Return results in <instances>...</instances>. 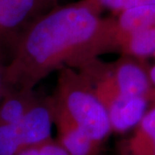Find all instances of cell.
I'll list each match as a JSON object with an SVG mask.
<instances>
[{"label":"cell","mask_w":155,"mask_h":155,"mask_svg":"<svg viewBox=\"0 0 155 155\" xmlns=\"http://www.w3.org/2000/svg\"><path fill=\"white\" fill-rule=\"evenodd\" d=\"M115 51L114 16L103 17L93 0L54 5L24 33L6 66L9 87L31 88L54 71L79 69Z\"/></svg>","instance_id":"1"},{"label":"cell","mask_w":155,"mask_h":155,"mask_svg":"<svg viewBox=\"0 0 155 155\" xmlns=\"http://www.w3.org/2000/svg\"><path fill=\"white\" fill-rule=\"evenodd\" d=\"M58 72L57 87L52 95L54 106L90 137L103 144L112 133L106 108L79 71L64 68Z\"/></svg>","instance_id":"2"},{"label":"cell","mask_w":155,"mask_h":155,"mask_svg":"<svg viewBox=\"0 0 155 155\" xmlns=\"http://www.w3.org/2000/svg\"><path fill=\"white\" fill-rule=\"evenodd\" d=\"M77 71L88 81L106 108L112 132L123 134L131 131L150 108L146 98H131L121 94L114 84L109 64L98 58L87 61Z\"/></svg>","instance_id":"3"},{"label":"cell","mask_w":155,"mask_h":155,"mask_svg":"<svg viewBox=\"0 0 155 155\" xmlns=\"http://www.w3.org/2000/svg\"><path fill=\"white\" fill-rule=\"evenodd\" d=\"M54 124L52 95L40 94L22 119L0 125V155H17L49 140Z\"/></svg>","instance_id":"4"},{"label":"cell","mask_w":155,"mask_h":155,"mask_svg":"<svg viewBox=\"0 0 155 155\" xmlns=\"http://www.w3.org/2000/svg\"><path fill=\"white\" fill-rule=\"evenodd\" d=\"M57 4L54 0H0V61L3 64L7 66L29 27Z\"/></svg>","instance_id":"5"},{"label":"cell","mask_w":155,"mask_h":155,"mask_svg":"<svg viewBox=\"0 0 155 155\" xmlns=\"http://www.w3.org/2000/svg\"><path fill=\"white\" fill-rule=\"evenodd\" d=\"M109 69L118 91L126 97L146 98L153 90L146 60L127 54L109 64Z\"/></svg>","instance_id":"6"},{"label":"cell","mask_w":155,"mask_h":155,"mask_svg":"<svg viewBox=\"0 0 155 155\" xmlns=\"http://www.w3.org/2000/svg\"><path fill=\"white\" fill-rule=\"evenodd\" d=\"M57 141L70 155H99L102 144L81 129L63 111L54 106Z\"/></svg>","instance_id":"7"},{"label":"cell","mask_w":155,"mask_h":155,"mask_svg":"<svg viewBox=\"0 0 155 155\" xmlns=\"http://www.w3.org/2000/svg\"><path fill=\"white\" fill-rule=\"evenodd\" d=\"M118 144L119 155H155V105Z\"/></svg>","instance_id":"8"},{"label":"cell","mask_w":155,"mask_h":155,"mask_svg":"<svg viewBox=\"0 0 155 155\" xmlns=\"http://www.w3.org/2000/svg\"><path fill=\"white\" fill-rule=\"evenodd\" d=\"M39 93L24 87H8L0 98V125L15 123L28 112Z\"/></svg>","instance_id":"9"},{"label":"cell","mask_w":155,"mask_h":155,"mask_svg":"<svg viewBox=\"0 0 155 155\" xmlns=\"http://www.w3.org/2000/svg\"><path fill=\"white\" fill-rule=\"evenodd\" d=\"M114 25L116 51L121 39L155 26V4L137 6L121 11L114 16Z\"/></svg>","instance_id":"10"},{"label":"cell","mask_w":155,"mask_h":155,"mask_svg":"<svg viewBox=\"0 0 155 155\" xmlns=\"http://www.w3.org/2000/svg\"><path fill=\"white\" fill-rule=\"evenodd\" d=\"M93 1L102 11L107 9L112 11L115 15L125 9L136 6V0H93Z\"/></svg>","instance_id":"11"},{"label":"cell","mask_w":155,"mask_h":155,"mask_svg":"<svg viewBox=\"0 0 155 155\" xmlns=\"http://www.w3.org/2000/svg\"><path fill=\"white\" fill-rule=\"evenodd\" d=\"M52 139L54 138H51L49 140L43 142L39 145H36V146L23 150L22 152H20L17 155H51V146Z\"/></svg>","instance_id":"12"},{"label":"cell","mask_w":155,"mask_h":155,"mask_svg":"<svg viewBox=\"0 0 155 155\" xmlns=\"http://www.w3.org/2000/svg\"><path fill=\"white\" fill-rule=\"evenodd\" d=\"M8 84L6 81V64L0 61V98L8 89Z\"/></svg>","instance_id":"13"},{"label":"cell","mask_w":155,"mask_h":155,"mask_svg":"<svg viewBox=\"0 0 155 155\" xmlns=\"http://www.w3.org/2000/svg\"><path fill=\"white\" fill-rule=\"evenodd\" d=\"M149 78L150 82L152 84V87L155 89V64L153 66L149 67Z\"/></svg>","instance_id":"14"},{"label":"cell","mask_w":155,"mask_h":155,"mask_svg":"<svg viewBox=\"0 0 155 155\" xmlns=\"http://www.w3.org/2000/svg\"><path fill=\"white\" fill-rule=\"evenodd\" d=\"M149 102H150V106L151 105H155V89L154 88L149 96Z\"/></svg>","instance_id":"15"},{"label":"cell","mask_w":155,"mask_h":155,"mask_svg":"<svg viewBox=\"0 0 155 155\" xmlns=\"http://www.w3.org/2000/svg\"><path fill=\"white\" fill-rule=\"evenodd\" d=\"M150 30H151V33H152L153 38H154V39H155V26L152 27V28H150Z\"/></svg>","instance_id":"16"},{"label":"cell","mask_w":155,"mask_h":155,"mask_svg":"<svg viewBox=\"0 0 155 155\" xmlns=\"http://www.w3.org/2000/svg\"><path fill=\"white\" fill-rule=\"evenodd\" d=\"M54 1H57L58 2V0H54Z\"/></svg>","instance_id":"17"}]
</instances>
